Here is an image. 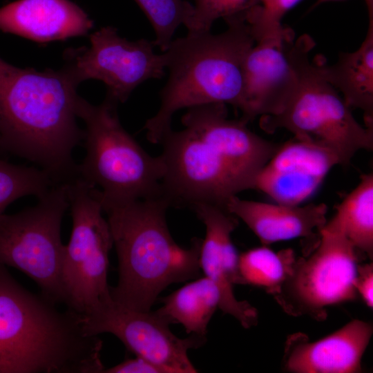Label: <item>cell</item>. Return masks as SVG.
Returning a JSON list of instances; mask_svg holds the SVG:
<instances>
[{
	"label": "cell",
	"mask_w": 373,
	"mask_h": 373,
	"mask_svg": "<svg viewBox=\"0 0 373 373\" xmlns=\"http://www.w3.org/2000/svg\"><path fill=\"white\" fill-rule=\"evenodd\" d=\"M227 104L187 109L183 128L172 129L160 144L164 195L173 206L207 202L226 206L256 180L280 144L249 130L242 119L228 118Z\"/></svg>",
	"instance_id": "cell-1"
},
{
	"label": "cell",
	"mask_w": 373,
	"mask_h": 373,
	"mask_svg": "<svg viewBox=\"0 0 373 373\" xmlns=\"http://www.w3.org/2000/svg\"><path fill=\"white\" fill-rule=\"evenodd\" d=\"M77 86L64 68H21L0 57V149L36 164L57 184L76 178L73 152L84 136Z\"/></svg>",
	"instance_id": "cell-2"
},
{
	"label": "cell",
	"mask_w": 373,
	"mask_h": 373,
	"mask_svg": "<svg viewBox=\"0 0 373 373\" xmlns=\"http://www.w3.org/2000/svg\"><path fill=\"white\" fill-rule=\"evenodd\" d=\"M102 348L79 315L31 293L0 265V373H103Z\"/></svg>",
	"instance_id": "cell-3"
},
{
	"label": "cell",
	"mask_w": 373,
	"mask_h": 373,
	"mask_svg": "<svg viewBox=\"0 0 373 373\" xmlns=\"http://www.w3.org/2000/svg\"><path fill=\"white\" fill-rule=\"evenodd\" d=\"M100 201L118 258V282L111 287L113 301L150 311L169 285L200 275L202 240L193 238L189 248L175 242L166 221L172 206L166 197Z\"/></svg>",
	"instance_id": "cell-4"
},
{
	"label": "cell",
	"mask_w": 373,
	"mask_h": 373,
	"mask_svg": "<svg viewBox=\"0 0 373 373\" xmlns=\"http://www.w3.org/2000/svg\"><path fill=\"white\" fill-rule=\"evenodd\" d=\"M224 21V32H187L162 52L169 75L160 93V108L144 126L151 143H161L180 109L213 103L239 109L244 61L255 40L244 16Z\"/></svg>",
	"instance_id": "cell-5"
},
{
	"label": "cell",
	"mask_w": 373,
	"mask_h": 373,
	"mask_svg": "<svg viewBox=\"0 0 373 373\" xmlns=\"http://www.w3.org/2000/svg\"><path fill=\"white\" fill-rule=\"evenodd\" d=\"M117 107L106 98L94 105L79 96L77 115L85 124V157L77 178L97 188L102 200L165 196L161 157L149 155L124 128Z\"/></svg>",
	"instance_id": "cell-6"
},
{
	"label": "cell",
	"mask_w": 373,
	"mask_h": 373,
	"mask_svg": "<svg viewBox=\"0 0 373 373\" xmlns=\"http://www.w3.org/2000/svg\"><path fill=\"white\" fill-rule=\"evenodd\" d=\"M260 127L271 133L285 128L300 140L333 152L341 166L348 165L361 150L373 149V128L361 125L337 89L325 80L318 57L302 60L297 90L285 108L274 115L261 116Z\"/></svg>",
	"instance_id": "cell-7"
},
{
	"label": "cell",
	"mask_w": 373,
	"mask_h": 373,
	"mask_svg": "<svg viewBox=\"0 0 373 373\" xmlns=\"http://www.w3.org/2000/svg\"><path fill=\"white\" fill-rule=\"evenodd\" d=\"M67 191L73 226L61 267L64 305L82 316L112 299L107 278L113 242L97 188L76 178Z\"/></svg>",
	"instance_id": "cell-8"
},
{
	"label": "cell",
	"mask_w": 373,
	"mask_h": 373,
	"mask_svg": "<svg viewBox=\"0 0 373 373\" xmlns=\"http://www.w3.org/2000/svg\"><path fill=\"white\" fill-rule=\"evenodd\" d=\"M37 199L33 207L0 214V264L21 271L46 299L64 304L61 227L68 209L67 182L55 184Z\"/></svg>",
	"instance_id": "cell-9"
},
{
	"label": "cell",
	"mask_w": 373,
	"mask_h": 373,
	"mask_svg": "<svg viewBox=\"0 0 373 373\" xmlns=\"http://www.w3.org/2000/svg\"><path fill=\"white\" fill-rule=\"evenodd\" d=\"M362 258L331 220L321 229L315 248L294 259L274 298L287 314L327 318L329 307L355 300L357 267Z\"/></svg>",
	"instance_id": "cell-10"
},
{
	"label": "cell",
	"mask_w": 373,
	"mask_h": 373,
	"mask_svg": "<svg viewBox=\"0 0 373 373\" xmlns=\"http://www.w3.org/2000/svg\"><path fill=\"white\" fill-rule=\"evenodd\" d=\"M153 41L128 40L113 26H104L90 35V45L68 48L64 68L76 84L88 79L102 82L106 98L118 105L125 102L143 82L165 74L164 53L157 54Z\"/></svg>",
	"instance_id": "cell-11"
},
{
	"label": "cell",
	"mask_w": 373,
	"mask_h": 373,
	"mask_svg": "<svg viewBox=\"0 0 373 373\" xmlns=\"http://www.w3.org/2000/svg\"><path fill=\"white\" fill-rule=\"evenodd\" d=\"M314 46L307 35L294 40L290 28L280 38L256 42L243 64L240 119L248 123L258 116L279 113L296 93L301 61Z\"/></svg>",
	"instance_id": "cell-12"
},
{
	"label": "cell",
	"mask_w": 373,
	"mask_h": 373,
	"mask_svg": "<svg viewBox=\"0 0 373 373\" xmlns=\"http://www.w3.org/2000/svg\"><path fill=\"white\" fill-rule=\"evenodd\" d=\"M80 318L87 334H112L135 356L163 367L168 373L198 372L188 352L203 345L206 336L190 334L179 338L155 312L128 309L111 299Z\"/></svg>",
	"instance_id": "cell-13"
},
{
	"label": "cell",
	"mask_w": 373,
	"mask_h": 373,
	"mask_svg": "<svg viewBox=\"0 0 373 373\" xmlns=\"http://www.w3.org/2000/svg\"><path fill=\"white\" fill-rule=\"evenodd\" d=\"M191 207L205 225V238L202 240L199 256L200 268L219 289V309L233 316L244 328L256 326L258 321L257 309L247 300H238L233 291L239 254L233 244L231 233L238 227V218L226 207L214 204L197 202Z\"/></svg>",
	"instance_id": "cell-14"
},
{
	"label": "cell",
	"mask_w": 373,
	"mask_h": 373,
	"mask_svg": "<svg viewBox=\"0 0 373 373\" xmlns=\"http://www.w3.org/2000/svg\"><path fill=\"white\" fill-rule=\"evenodd\" d=\"M336 165H341L340 161L331 151L294 137L280 145L258 175L254 189L276 203L299 205Z\"/></svg>",
	"instance_id": "cell-15"
},
{
	"label": "cell",
	"mask_w": 373,
	"mask_h": 373,
	"mask_svg": "<svg viewBox=\"0 0 373 373\" xmlns=\"http://www.w3.org/2000/svg\"><path fill=\"white\" fill-rule=\"evenodd\" d=\"M373 334L372 323L354 319L318 341L303 332L285 341L283 367L291 373H359Z\"/></svg>",
	"instance_id": "cell-16"
},
{
	"label": "cell",
	"mask_w": 373,
	"mask_h": 373,
	"mask_svg": "<svg viewBox=\"0 0 373 373\" xmlns=\"http://www.w3.org/2000/svg\"><path fill=\"white\" fill-rule=\"evenodd\" d=\"M225 207L242 220L265 246L301 238L310 241L312 251L327 222V207L324 203L293 206L242 200L236 195Z\"/></svg>",
	"instance_id": "cell-17"
},
{
	"label": "cell",
	"mask_w": 373,
	"mask_h": 373,
	"mask_svg": "<svg viewBox=\"0 0 373 373\" xmlns=\"http://www.w3.org/2000/svg\"><path fill=\"white\" fill-rule=\"evenodd\" d=\"M93 26L70 0H17L0 8V30L39 43L84 36Z\"/></svg>",
	"instance_id": "cell-18"
},
{
	"label": "cell",
	"mask_w": 373,
	"mask_h": 373,
	"mask_svg": "<svg viewBox=\"0 0 373 373\" xmlns=\"http://www.w3.org/2000/svg\"><path fill=\"white\" fill-rule=\"evenodd\" d=\"M323 77L343 93L350 108L361 109L365 126L373 128V19H369L365 38L352 52H340L333 65L318 57Z\"/></svg>",
	"instance_id": "cell-19"
},
{
	"label": "cell",
	"mask_w": 373,
	"mask_h": 373,
	"mask_svg": "<svg viewBox=\"0 0 373 373\" xmlns=\"http://www.w3.org/2000/svg\"><path fill=\"white\" fill-rule=\"evenodd\" d=\"M163 306L155 311L168 324H181L187 334L206 336L208 325L219 308L220 294L209 278L186 283L163 299Z\"/></svg>",
	"instance_id": "cell-20"
},
{
	"label": "cell",
	"mask_w": 373,
	"mask_h": 373,
	"mask_svg": "<svg viewBox=\"0 0 373 373\" xmlns=\"http://www.w3.org/2000/svg\"><path fill=\"white\" fill-rule=\"evenodd\" d=\"M362 258H373V174H363L358 184L337 207L331 220Z\"/></svg>",
	"instance_id": "cell-21"
},
{
	"label": "cell",
	"mask_w": 373,
	"mask_h": 373,
	"mask_svg": "<svg viewBox=\"0 0 373 373\" xmlns=\"http://www.w3.org/2000/svg\"><path fill=\"white\" fill-rule=\"evenodd\" d=\"M295 258L291 249L274 252L262 245L249 249L238 256L236 284L262 288L274 297L279 293Z\"/></svg>",
	"instance_id": "cell-22"
},
{
	"label": "cell",
	"mask_w": 373,
	"mask_h": 373,
	"mask_svg": "<svg viewBox=\"0 0 373 373\" xmlns=\"http://www.w3.org/2000/svg\"><path fill=\"white\" fill-rule=\"evenodd\" d=\"M150 21L155 34L153 43L162 52L173 40L176 30L192 26L193 6L187 0H135Z\"/></svg>",
	"instance_id": "cell-23"
},
{
	"label": "cell",
	"mask_w": 373,
	"mask_h": 373,
	"mask_svg": "<svg viewBox=\"0 0 373 373\" xmlns=\"http://www.w3.org/2000/svg\"><path fill=\"white\" fill-rule=\"evenodd\" d=\"M57 184L40 168L14 164L0 159V214L16 200L28 195L38 198Z\"/></svg>",
	"instance_id": "cell-24"
},
{
	"label": "cell",
	"mask_w": 373,
	"mask_h": 373,
	"mask_svg": "<svg viewBox=\"0 0 373 373\" xmlns=\"http://www.w3.org/2000/svg\"><path fill=\"white\" fill-rule=\"evenodd\" d=\"M302 0H260L245 15L255 43L283 37L288 28L282 26L285 15Z\"/></svg>",
	"instance_id": "cell-25"
},
{
	"label": "cell",
	"mask_w": 373,
	"mask_h": 373,
	"mask_svg": "<svg viewBox=\"0 0 373 373\" xmlns=\"http://www.w3.org/2000/svg\"><path fill=\"white\" fill-rule=\"evenodd\" d=\"M193 16L188 32L211 31L214 21L245 16L250 9L260 4V0H193Z\"/></svg>",
	"instance_id": "cell-26"
},
{
	"label": "cell",
	"mask_w": 373,
	"mask_h": 373,
	"mask_svg": "<svg viewBox=\"0 0 373 373\" xmlns=\"http://www.w3.org/2000/svg\"><path fill=\"white\" fill-rule=\"evenodd\" d=\"M354 287L358 296L370 308L373 307V264H359L357 267Z\"/></svg>",
	"instance_id": "cell-27"
},
{
	"label": "cell",
	"mask_w": 373,
	"mask_h": 373,
	"mask_svg": "<svg viewBox=\"0 0 373 373\" xmlns=\"http://www.w3.org/2000/svg\"><path fill=\"white\" fill-rule=\"evenodd\" d=\"M106 373H168L163 367L140 356L104 370Z\"/></svg>",
	"instance_id": "cell-28"
},
{
	"label": "cell",
	"mask_w": 373,
	"mask_h": 373,
	"mask_svg": "<svg viewBox=\"0 0 373 373\" xmlns=\"http://www.w3.org/2000/svg\"><path fill=\"white\" fill-rule=\"evenodd\" d=\"M329 1L334 0H317V3L319 4ZM365 2L367 8L369 19H373V0H365Z\"/></svg>",
	"instance_id": "cell-29"
}]
</instances>
